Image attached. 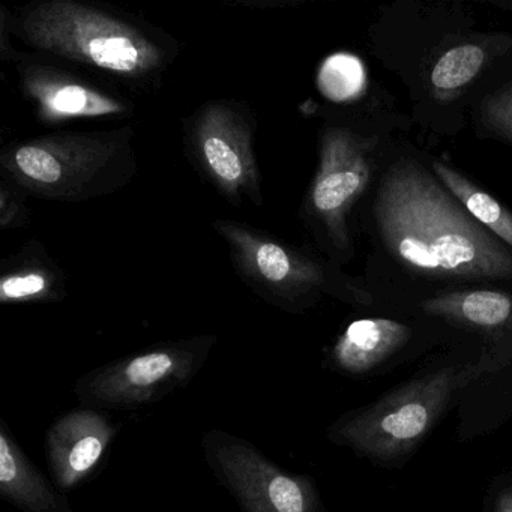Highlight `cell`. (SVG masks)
<instances>
[{
	"label": "cell",
	"instance_id": "ba28073f",
	"mask_svg": "<svg viewBox=\"0 0 512 512\" xmlns=\"http://www.w3.org/2000/svg\"><path fill=\"white\" fill-rule=\"evenodd\" d=\"M218 227L232 244L245 274L250 275L254 283L263 284L266 289L281 295H295L325 284L326 274L322 266L307 257L238 224L218 223Z\"/></svg>",
	"mask_w": 512,
	"mask_h": 512
},
{
	"label": "cell",
	"instance_id": "ffe728a7",
	"mask_svg": "<svg viewBox=\"0 0 512 512\" xmlns=\"http://www.w3.org/2000/svg\"><path fill=\"white\" fill-rule=\"evenodd\" d=\"M493 512H512V488H503L497 494Z\"/></svg>",
	"mask_w": 512,
	"mask_h": 512
},
{
	"label": "cell",
	"instance_id": "8fae6325",
	"mask_svg": "<svg viewBox=\"0 0 512 512\" xmlns=\"http://www.w3.org/2000/svg\"><path fill=\"white\" fill-rule=\"evenodd\" d=\"M26 94L37 101L41 112L49 119L64 121L70 118H101L121 115L125 106L121 101L101 94L83 83L49 73V71H26L23 79Z\"/></svg>",
	"mask_w": 512,
	"mask_h": 512
},
{
	"label": "cell",
	"instance_id": "7a4b0ae2",
	"mask_svg": "<svg viewBox=\"0 0 512 512\" xmlns=\"http://www.w3.org/2000/svg\"><path fill=\"white\" fill-rule=\"evenodd\" d=\"M19 34L31 46L130 79L157 73L166 52L142 29L86 5L52 0L22 14Z\"/></svg>",
	"mask_w": 512,
	"mask_h": 512
},
{
	"label": "cell",
	"instance_id": "52a82bcc",
	"mask_svg": "<svg viewBox=\"0 0 512 512\" xmlns=\"http://www.w3.org/2000/svg\"><path fill=\"white\" fill-rule=\"evenodd\" d=\"M196 148L203 167L227 196H259L253 134L238 110L211 104L197 121Z\"/></svg>",
	"mask_w": 512,
	"mask_h": 512
},
{
	"label": "cell",
	"instance_id": "9a60e30c",
	"mask_svg": "<svg viewBox=\"0 0 512 512\" xmlns=\"http://www.w3.org/2000/svg\"><path fill=\"white\" fill-rule=\"evenodd\" d=\"M433 172L446 190L467 209L479 224L490 230L496 238L512 247V214L506 211L490 194L479 190L469 179L455 172L442 161H434Z\"/></svg>",
	"mask_w": 512,
	"mask_h": 512
},
{
	"label": "cell",
	"instance_id": "8992f818",
	"mask_svg": "<svg viewBox=\"0 0 512 512\" xmlns=\"http://www.w3.org/2000/svg\"><path fill=\"white\" fill-rule=\"evenodd\" d=\"M212 466L247 512H314L313 491L304 479L281 472L242 443H218Z\"/></svg>",
	"mask_w": 512,
	"mask_h": 512
},
{
	"label": "cell",
	"instance_id": "6da1fadb",
	"mask_svg": "<svg viewBox=\"0 0 512 512\" xmlns=\"http://www.w3.org/2000/svg\"><path fill=\"white\" fill-rule=\"evenodd\" d=\"M374 217L386 250L419 277L512 280L511 251L416 161L389 167Z\"/></svg>",
	"mask_w": 512,
	"mask_h": 512
},
{
	"label": "cell",
	"instance_id": "9c48e42d",
	"mask_svg": "<svg viewBox=\"0 0 512 512\" xmlns=\"http://www.w3.org/2000/svg\"><path fill=\"white\" fill-rule=\"evenodd\" d=\"M193 356L178 349H161L127 359L98 374L92 394L106 404L146 403L191 373Z\"/></svg>",
	"mask_w": 512,
	"mask_h": 512
},
{
	"label": "cell",
	"instance_id": "5bb4252c",
	"mask_svg": "<svg viewBox=\"0 0 512 512\" xmlns=\"http://www.w3.org/2000/svg\"><path fill=\"white\" fill-rule=\"evenodd\" d=\"M428 316L476 329L499 332L512 325V296L496 290H461L422 302Z\"/></svg>",
	"mask_w": 512,
	"mask_h": 512
},
{
	"label": "cell",
	"instance_id": "277c9868",
	"mask_svg": "<svg viewBox=\"0 0 512 512\" xmlns=\"http://www.w3.org/2000/svg\"><path fill=\"white\" fill-rule=\"evenodd\" d=\"M481 371V364L446 367L412 380L379 403L347 419L338 428V437L341 442L376 460L401 457L427 436L452 395Z\"/></svg>",
	"mask_w": 512,
	"mask_h": 512
},
{
	"label": "cell",
	"instance_id": "7c38bea8",
	"mask_svg": "<svg viewBox=\"0 0 512 512\" xmlns=\"http://www.w3.org/2000/svg\"><path fill=\"white\" fill-rule=\"evenodd\" d=\"M410 337L412 331L395 320H356L335 344L334 359L347 373H368L400 350Z\"/></svg>",
	"mask_w": 512,
	"mask_h": 512
},
{
	"label": "cell",
	"instance_id": "2e32d148",
	"mask_svg": "<svg viewBox=\"0 0 512 512\" xmlns=\"http://www.w3.org/2000/svg\"><path fill=\"white\" fill-rule=\"evenodd\" d=\"M487 62L484 49L464 44L448 50L431 70L430 83L439 100H451L478 77Z\"/></svg>",
	"mask_w": 512,
	"mask_h": 512
},
{
	"label": "cell",
	"instance_id": "d6986e66",
	"mask_svg": "<svg viewBox=\"0 0 512 512\" xmlns=\"http://www.w3.org/2000/svg\"><path fill=\"white\" fill-rule=\"evenodd\" d=\"M50 284L46 275L40 272L14 274L4 278L0 284L2 301H19V299L38 298L49 290Z\"/></svg>",
	"mask_w": 512,
	"mask_h": 512
},
{
	"label": "cell",
	"instance_id": "5b68a950",
	"mask_svg": "<svg viewBox=\"0 0 512 512\" xmlns=\"http://www.w3.org/2000/svg\"><path fill=\"white\" fill-rule=\"evenodd\" d=\"M371 179L370 146L344 128L322 137L320 164L311 187L314 215L325 224L338 247H346V217Z\"/></svg>",
	"mask_w": 512,
	"mask_h": 512
},
{
	"label": "cell",
	"instance_id": "3957f363",
	"mask_svg": "<svg viewBox=\"0 0 512 512\" xmlns=\"http://www.w3.org/2000/svg\"><path fill=\"white\" fill-rule=\"evenodd\" d=\"M11 178L44 199H91L110 193L134 172L121 134H55L14 146L2 157Z\"/></svg>",
	"mask_w": 512,
	"mask_h": 512
},
{
	"label": "cell",
	"instance_id": "e0dca14e",
	"mask_svg": "<svg viewBox=\"0 0 512 512\" xmlns=\"http://www.w3.org/2000/svg\"><path fill=\"white\" fill-rule=\"evenodd\" d=\"M364 65L358 58L338 53L323 62L319 74V88L329 100L349 101L365 89Z\"/></svg>",
	"mask_w": 512,
	"mask_h": 512
},
{
	"label": "cell",
	"instance_id": "ac0fdd59",
	"mask_svg": "<svg viewBox=\"0 0 512 512\" xmlns=\"http://www.w3.org/2000/svg\"><path fill=\"white\" fill-rule=\"evenodd\" d=\"M479 119L490 133L512 143V83L482 100Z\"/></svg>",
	"mask_w": 512,
	"mask_h": 512
},
{
	"label": "cell",
	"instance_id": "30bf717a",
	"mask_svg": "<svg viewBox=\"0 0 512 512\" xmlns=\"http://www.w3.org/2000/svg\"><path fill=\"white\" fill-rule=\"evenodd\" d=\"M112 437L106 418L77 410L59 419L47 436V455L62 488L79 484L100 463Z\"/></svg>",
	"mask_w": 512,
	"mask_h": 512
},
{
	"label": "cell",
	"instance_id": "4fadbf2b",
	"mask_svg": "<svg viewBox=\"0 0 512 512\" xmlns=\"http://www.w3.org/2000/svg\"><path fill=\"white\" fill-rule=\"evenodd\" d=\"M0 493L26 512H73L5 431L0 433Z\"/></svg>",
	"mask_w": 512,
	"mask_h": 512
}]
</instances>
